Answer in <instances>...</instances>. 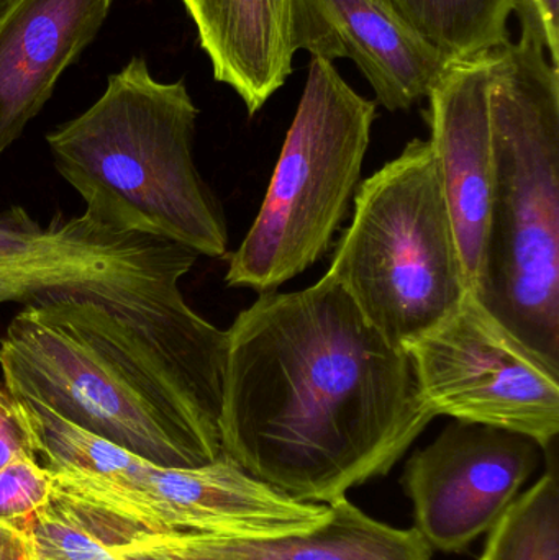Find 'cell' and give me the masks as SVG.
Masks as SVG:
<instances>
[{
    "mask_svg": "<svg viewBox=\"0 0 559 560\" xmlns=\"http://www.w3.org/2000/svg\"><path fill=\"white\" fill-rule=\"evenodd\" d=\"M393 9L450 59L501 48L509 39L514 0H387Z\"/></svg>",
    "mask_w": 559,
    "mask_h": 560,
    "instance_id": "obj_16",
    "label": "cell"
},
{
    "mask_svg": "<svg viewBox=\"0 0 559 560\" xmlns=\"http://www.w3.org/2000/svg\"><path fill=\"white\" fill-rule=\"evenodd\" d=\"M51 474L36 457H16L0 469V522L30 536L38 513L51 502Z\"/></svg>",
    "mask_w": 559,
    "mask_h": 560,
    "instance_id": "obj_19",
    "label": "cell"
},
{
    "mask_svg": "<svg viewBox=\"0 0 559 560\" xmlns=\"http://www.w3.org/2000/svg\"><path fill=\"white\" fill-rule=\"evenodd\" d=\"M479 560H559V482L555 464L492 526Z\"/></svg>",
    "mask_w": 559,
    "mask_h": 560,
    "instance_id": "obj_17",
    "label": "cell"
},
{
    "mask_svg": "<svg viewBox=\"0 0 559 560\" xmlns=\"http://www.w3.org/2000/svg\"><path fill=\"white\" fill-rule=\"evenodd\" d=\"M291 35L294 51L351 59L391 112L429 97L452 61L387 0H291Z\"/></svg>",
    "mask_w": 559,
    "mask_h": 560,
    "instance_id": "obj_12",
    "label": "cell"
},
{
    "mask_svg": "<svg viewBox=\"0 0 559 560\" xmlns=\"http://www.w3.org/2000/svg\"><path fill=\"white\" fill-rule=\"evenodd\" d=\"M199 255L179 243L84 215L39 225L22 207L0 210V303L91 302L223 392L226 331L194 312L179 282Z\"/></svg>",
    "mask_w": 559,
    "mask_h": 560,
    "instance_id": "obj_5",
    "label": "cell"
},
{
    "mask_svg": "<svg viewBox=\"0 0 559 560\" xmlns=\"http://www.w3.org/2000/svg\"><path fill=\"white\" fill-rule=\"evenodd\" d=\"M492 51L452 59L429 94L433 156L442 180L469 292L485 271L494 186Z\"/></svg>",
    "mask_w": 559,
    "mask_h": 560,
    "instance_id": "obj_11",
    "label": "cell"
},
{
    "mask_svg": "<svg viewBox=\"0 0 559 560\" xmlns=\"http://www.w3.org/2000/svg\"><path fill=\"white\" fill-rule=\"evenodd\" d=\"M412 359L325 275L265 292L226 329L223 456L304 503L387 476L435 420Z\"/></svg>",
    "mask_w": 559,
    "mask_h": 560,
    "instance_id": "obj_1",
    "label": "cell"
},
{
    "mask_svg": "<svg viewBox=\"0 0 559 560\" xmlns=\"http://www.w3.org/2000/svg\"><path fill=\"white\" fill-rule=\"evenodd\" d=\"M22 456L36 457L35 438L23 411L22 401L2 381L0 382V469Z\"/></svg>",
    "mask_w": 559,
    "mask_h": 560,
    "instance_id": "obj_20",
    "label": "cell"
},
{
    "mask_svg": "<svg viewBox=\"0 0 559 560\" xmlns=\"http://www.w3.org/2000/svg\"><path fill=\"white\" fill-rule=\"evenodd\" d=\"M376 102L312 58L261 209L229 262L226 285L275 292L334 242L360 183Z\"/></svg>",
    "mask_w": 559,
    "mask_h": 560,
    "instance_id": "obj_7",
    "label": "cell"
},
{
    "mask_svg": "<svg viewBox=\"0 0 559 560\" xmlns=\"http://www.w3.org/2000/svg\"><path fill=\"white\" fill-rule=\"evenodd\" d=\"M327 275L396 348L458 308L468 282L429 140L410 141L361 184Z\"/></svg>",
    "mask_w": 559,
    "mask_h": 560,
    "instance_id": "obj_6",
    "label": "cell"
},
{
    "mask_svg": "<svg viewBox=\"0 0 559 560\" xmlns=\"http://www.w3.org/2000/svg\"><path fill=\"white\" fill-rule=\"evenodd\" d=\"M328 509V518L308 532L272 539L217 538V548L235 560H432L433 549L416 528L377 522L348 497Z\"/></svg>",
    "mask_w": 559,
    "mask_h": 560,
    "instance_id": "obj_15",
    "label": "cell"
},
{
    "mask_svg": "<svg viewBox=\"0 0 559 560\" xmlns=\"http://www.w3.org/2000/svg\"><path fill=\"white\" fill-rule=\"evenodd\" d=\"M30 539L35 560H124L53 500L36 516Z\"/></svg>",
    "mask_w": 559,
    "mask_h": 560,
    "instance_id": "obj_18",
    "label": "cell"
},
{
    "mask_svg": "<svg viewBox=\"0 0 559 560\" xmlns=\"http://www.w3.org/2000/svg\"><path fill=\"white\" fill-rule=\"evenodd\" d=\"M0 560H35L26 533L0 522Z\"/></svg>",
    "mask_w": 559,
    "mask_h": 560,
    "instance_id": "obj_22",
    "label": "cell"
},
{
    "mask_svg": "<svg viewBox=\"0 0 559 560\" xmlns=\"http://www.w3.org/2000/svg\"><path fill=\"white\" fill-rule=\"evenodd\" d=\"M406 351L435 417L522 434L544 451L554 446L559 369L522 345L471 292Z\"/></svg>",
    "mask_w": 559,
    "mask_h": 560,
    "instance_id": "obj_9",
    "label": "cell"
},
{
    "mask_svg": "<svg viewBox=\"0 0 559 560\" xmlns=\"http://www.w3.org/2000/svg\"><path fill=\"white\" fill-rule=\"evenodd\" d=\"M187 12L217 81L261 110L292 72L291 0H193Z\"/></svg>",
    "mask_w": 559,
    "mask_h": 560,
    "instance_id": "obj_14",
    "label": "cell"
},
{
    "mask_svg": "<svg viewBox=\"0 0 559 560\" xmlns=\"http://www.w3.org/2000/svg\"><path fill=\"white\" fill-rule=\"evenodd\" d=\"M114 0H15L0 19V158L81 58Z\"/></svg>",
    "mask_w": 559,
    "mask_h": 560,
    "instance_id": "obj_13",
    "label": "cell"
},
{
    "mask_svg": "<svg viewBox=\"0 0 559 560\" xmlns=\"http://www.w3.org/2000/svg\"><path fill=\"white\" fill-rule=\"evenodd\" d=\"M540 16L545 36H547V49L551 65L559 68V0H532Z\"/></svg>",
    "mask_w": 559,
    "mask_h": 560,
    "instance_id": "obj_21",
    "label": "cell"
},
{
    "mask_svg": "<svg viewBox=\"0 0 559 560\" xmlns=\"http://www.w3.org/2000/svg\"><path fill=\"white\" fill-rule=\"evenodd\" d=\"M199 108L186 82H161L141 56L104 94L46 135L56 171L102 222L222 258L225 219L194 163Z\"/></svg>",
    "mask_w": 559,
    "mask_h": 560,
    "instance_id": "obj_4",
    "label": "cell"
},
{
    "mask_svg": "<svg viewBox=\"0 0 559 560\" xmlns=\"http://www.w3.org/2000/svg\"><path fill=\"white\" fill-rule=\"evenodd\" d=\"M541 451L522 434L455 420L404 467L414 528L436 551H465L521 495Z\"/></svg>",
    "mask_w": 559,
    "mask_h": 560,
    "instance_id": "obj_10",
    "label": "cell"
},
{
    "mask_svg": "<svg viewBox=\"0 0 559 560\" xmlns=\"http://www.w3.org/2000/svg\"><path fill=\"white\" fill-rule=\"evenodd\" d=\"M13 2H15V0H0V19H2L3 13L10 9Z\"/></svg>",
    "mask_w": 559,
    "mask_h": 560,
    "instance_id": "obj_23",
    "label": "cell"
},
{
    "mask_svg": "<svg viewBox=\"0 0 559 560\" xmlns=\"http://www.w3.org/2000/svg\"><path fill=\"white\" fill-rule=\"evenodd\" d=\"M180 2L184 3V7H186V10H189L190 5H193V0H180Z\"/></svg>",
    "mask_w": 559,
    "mask_h": 560,
    "instance_id": "obj_24",
    "label": "cell"
},
{
    "mask_svg": "<svg viewBox=\"0 0 559 560\" xmlns=\"http://www.w3.org/2000/svg\"><path fill=\"white\" fill-rule=\"evenodd\" d=\"M519 42L492 51L494 186L485 271L486 310L559 369V68L532 0H514Z\"/></svg>",
    "mask_w": 559,
    "mask_h": 560,
    "instance_id": "obj_3",
    "label": "cell"
},
{
    "mask_svg": "<svg viewBox=\"0 0 559 560\" xmlns=\"http://www.w3.org/2000/svg\"><path fill=\"white\" fill-rule=\"evenodd\" d=\"M0 369L13 394L156 466L223 456V392L95 303L25 306L0 341Z\"/></svg>",
    "mask_w": 559,
    "mask_h": 560,
    "instance_id": "obj_2",
    "label": "cell"
},
{
    "mask_svg": "<svg viewBox=\"0 0 559 560\" xmlns=\"http://www.w3.org/2000/svg\"><path fill=\"white\" fill-rule=\"evenodd\" d=\"M49 474L53 502L118 555L170 538H281L308 532L330 515L328 505L289 499L226 456L199 467H163L138 457L114 476Z\"/></svg>",
    "mask_w": 559,
    "mask_h": 560,
    "instance_id": "obj_8",
    "label": "cell"
}]
</instances>
